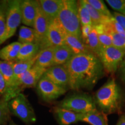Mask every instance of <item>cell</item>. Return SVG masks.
Masks as SVG:
<instances>
[{"label": "cell", "instance_id": "6da1fadb", "mask_svg": "<svg viewBox=\"0 0 125 125\" xmlns=\"http://www.w3.org/2000/svg\"><path fill=\"white\" fill-rule=\"evenodd\" d=\"M63 66L68 72L72 90L93 88L104 74L101 61L93 53L74 55Z\"/></svg>", "mask_w": 125, "mask_h": 125}, {"label": "cell", "instance_id": "7a4b0ae2", "mask_svg": "<svg viewBox=\"0 0 125 125\" xmlns=\"http://www.w3.org/2000/svg\"><path fill=\"white\" fill-rule=\"evenodd\" d=\"M94 101L98 110L106 115L124 114L125 99L114 78H111L95 94Z\"/></svg>", "mask_w": 125, "mask_h": 125}, {"label": "cell", "instance_id": "3957f363", "mask_svg": "<svg viewBox=\"0 0 125 125\" xmlns=\"http://www.w3.org/2000/svg\"><path fill=\"white\" fill-rule=\"evenodd\" d=\"M57 20L65 33L82 38L78 13V1L63 0Z\"/></svg>", "mask_w": 125, "mask_h": 125}, {"label": "cell", "instance_id": "277c9868", "mask_svg": "<svg viewBox=\"0 0 125 125\" xmlns=\"http://www.w3.org/2000/svg\"><path fill=\"white\" fill-rule=\"evenodd\" d=\"M10 113L16 116L26 124H31L37 121L33 107L24 94L19 93L8 103Z\"/></svg>", "mask_w": 125, "mask_h": 125}, {"label": "cell", "instance_id": "5b68a950", "mask_svg": "<svg viewBox=\"0 0 125 125\" xmlns=\"http://www.w3.org/2000/svg\"><path fill=\"white\" fill-rule=\"evenodd\" d=\"M58 107L82 114L97 109L94 100L86 94H75L67 97L59 103Z\"/></svg>", "mask_w": 125, "mask_h": 125}, {"label": "cell", "instance_id": "8992f818", "mask_svg": "<svg viewBox=\"0 0 125 125\" xmlns=\"http://www.w3.org/2000/svg\"><path fill=\"white\" fill-rule=\"evenodd\" d=\"M97 57L102 63L104 71L110 74L116 72L125 57V51L112 46L101 48Z\"/></svg>", "mask_w": 125, "mask_h": 125}, {"label": "cell", "instance_id": "52a82bcc", "mask_svg": "<svg viewBox=\"0 0 125 125\" xmlns=\"http://www.w3.org/2000/svg\"><path fill=\"white\" fill-rule=\"evenodd\" d=\"M20 3L21 1L18 0L8 1L5 41L15 35L18 26L21 22Z\"/></svg>", "mask_w": 125, "mask_h": 125}, {"label": "cell", "instance_id": "ba28073f", "mask_svg": "<svg viewBox=\"0 0 125 125\" xmlns=\"http://www.w3.org/2000/svg\"><path fill=\"white\" fill-rule=\"evenodd\" d=\"M37 89L41 98L46 103L55 100L67 92L66 89L55 85L43 76L37 84Z\"/></svg>", "mask_w": 125, "mask_h": 125}, {"label": "cell", "instance_id": "9c48e42d", "mask_svg": "<svg viewBox=\"0 0 125 125\" xmlns=\"http://www.w3.org/2000/svg\"><path fill=\"white\" fill-rule=\"evenodd\" d=\"M65 34L57 19L52 21L48 27L44 42L40 48V51L49 47L64 45Z\"/></svg>", "mask_w": 125, "mask_h": 125}, {"label": "cell", "instance_id": "30bf717a", "mask_svg": "<svg viewBox=\"0 0 125 125\" xmlns=\"http://www.w3.org/2000/svg\"><path fill=\"white\" fill-rule=\"evenodd\" d=\"M47 70L34 65L31 69L20 76L15 87L17 94L21 93V90L28 87H35Z\"/></svg>", "mask_w": 125, "mask_h": 125}, {"label": "cell", "instance_id": "8fae6325", "mask_svg": "<svg viewBox=\"0 0 125 125\" xmlns=\"http://www.w3.org/2000/svg\"><path fill=\"white\" fill-rule=\"evenodd\" d=\"M55 85L67 90L69 87V76L63 65H54L46 70L43 75Z\"/></svg>", "mask_w": 125, "mask_h": 125}, {"label": "cell", "instance_id": "7c38bea8", "mask_svg": "<svg viewBox=\"0 0 125 125\" xmlns=\"http://www.w3.org/2000/svg\"><path fill=\"white\" fill-rule=\"evenodd\" d=\"M50 23L51 21L43 13L38 3L37 15L34 20L33 27L36 35L35 43L40 46V48L45 41Z\"/></svg>", "mask_w": 125, "mask_h": 125}, {"label": "cell", "instance_id": "4fadbf2b", "mask_svg": "<svg viewBox=\"0 0 125 125\" xmlns=\"http://www.w3.org/2000/svg\"><path fill=\"white\" fill-rule=\"evenodd\" d=\"M38 6V1H21L20 9L21 13V22L23 24L27 26V27H33Z\"/></svg>", "mask_w": 125, "mask_h": 125}, {"label": "cell", "instance_id": "5bb4252c", "mask_svg": "<svg viewBox=\"0 0 125 125\" xmlns=\"http://www.w3.org/2000/svg\"><path fill=\"white\" fill-rule=\"evenodd\" d=\"M54 118L59 125H71L81 122L83 114L76 113L57 106L53 109Z\"/></svg>", "mask_w": 125, "mask_h": 125}, {"label": "cell", "instance_id": "9a60e30c", "mask_svg": "<svg viewBox=\"0 0 125 125\" xmlns=\"http://www.w3.org/2000/svg\"><path fill=\"white\" fill-rule=\"evenodd\" d=\"M62 1L63 0H40L38 3L43 13L51 22L58 16Z\"/></svg>", "mask_w": 125, "mask_h": 125}, {"label": "cell", "instance_id": "2e32d148", "mask_svg": "<svg viewBox=\"0 0 125 125\" xmlns=\"http://www.w3.org/2000/svg\"><path fill=\"white\" fill-rule=\"evenodd\" d=\"M65 44L71 49L74 55L92 53L82 38H78L71 34H65Z\"/></svg>", "mask_w": 125, "mask_h": 125}, {"label": "cell", "instance_id": "e0dca14e", "mask_svg": "<svg viewBox=\"0 0 125 125\" xmlns=\"http://www.w3.org/2000/svg\"><path fill=\"white\" fill-rule=\"evenodd\" d=\"M54 49L55 46H51L41 50L39 52L38 57L34 65L46 70L52 67L53 64Z\"/></svg>", "mask_w": 125, "mask_h": 125}, {"label": "cell", "instance_id": "ac0fdd59", "mask_svg": "<svg viewBox=\"0 0 125 125\" xmlns=\"http://www.w3.org/2000/svg\"><path fill=\"white\" fill-rule=\"evenodd\" d=\"M74 56L73 51L65 44L55 46L53 66L64 65Z\"/></svg>", "mask_w": 125, "mask_h": 125}, {"label": "cell", "instance_id": "d6986e66", "mask_svg": "<svg viewBox=\"0 0 125 125\" xmlns=\"http://www.w3.org/2000/svg\"><path fill=\"white\" fill-rule=\"evenodd\" d=\"M13 62L0 60V72L5 81L7 86V92L5 95H8L11 91L14 85Z\"/></svg>", "mask_w": 125, "mask_h": 125}, {"label": "cell", "instance_id": "ffe728a7", "mask_svg": "<svg viewBox=\"0 0 125 125\" xmlns=\"http://www.w3.org/2000/svg\"><path fill=\"white\" fill-rule=\"evenodd\" d=\"M40 52V46L35 43H26L21 44L16 61L29 60L36 57Z\"/></svg>", "mask_w": 125, "mask_h": 125}, {"label": "cell", "instance_id": "44dd1931", "mask_svg": "<svg viewBox=\"0 0 125 125\" xmlns=\"http://www.w3.org/2000/svg\"><path fill=\"white\" fill-rule=\"evenodd\" d=\"M21 46V43L14 42L4 47L0 50V59L2 61L6 62L16 61Z\"/></svg>", "mask_w": 125, "mask_h": 125}, {"label": "cell", "instance_id": "7402d4cb", "mask_svg": "<svg viewBox=\"0 0 125 125\" xmlns=\"http://www.w3.org/2000/svg\"><path fill=\"white\" fill-rule=\"evenodd\" d=\"M81 122L90 125H108L107 115L98 109L83 114Z\"/></svg>", "mask_w": 125, "mask_h": 125}, {"label": "cell", "instance_id": "603a6c76", "mask_svg": "<svg viewBox=\"0 0 125 125\" xmlns=\"http://www.w3.org/2000/svg\"><path fill=\"white\" fill-rule=\"evenodd\" d=\"M97 33L98 40L101 48L112 46V40L111 34L106 29L105 24H98L93 27Z\"/></svg>", "mask_w": 125, "mask_h": 125}, {"label": "cell", "instance_id": "cb8c5ba5", "mask_svg": "<svg viewBox=\"0 0 125 125\" xmlns=\"http://www.w3.org/2000/svg\"><path fill=\"white\" fill-rule=\"evenodd\" d=\"M82 2L89 12L92 23H93V27L98 24H105L108 22L111 19L102 15L99 12H98L94 8H93L86 1V0H82Z\"/></svg>", "mask_w": 125, "mask_h": 125}, {"label": "cell", "instance_id": "d4e9b609", "mask_svg": "<svg viewBox=\"0 0 125 125\" xmlns=\"http://www.w3.org/2000/svg\"><path fill=\"white\" fill-rule=\"evenodd\" d=\"M84 43L92 53L98 56L101 46L98 40L97 33L94 27L86 40L84 41Z\"/></svg>", "mask_w": 125, "mask_h": 125}, {"label": "cell", "instance_id": "484cf974", "mask_svg": "<svg viewBox=\"0 0 125 125\" xmlns=\"http://www.w3.org/2000/svg\"><path fill=\"white\" fill-rule=\"evenodd\" d=\"M18 42L21 44L26 43H35L36 35L34 29H31L27 26H21L19 30Z\"/></svg>", "mask_w": 125, "mask_h": 125}, {"label": "cell", "instance_id": "4316f807", "mask_svg": "<svg viewBox=\"0 0 125 125\" xmlns=\"http://www.w3.org/2000/svg\"><path fill=\"white\" fill-rule=\"evenodd\" d=\"M7 8L8 1H1V4H0V45L5 42Z\"/></svg>", "mask_w": 125, "mask_h": 125}, {"label": "cell", "instance_id": "83f0119b", "mask_svg": "<svg viewBox=\"0 0 125 125\" xmlns=\"http://www.w3.org/2000/svg\"><path fill=\"white\" fill-rule=\"evenodd\" d=\"M78 13L81 27L88 25L93 26V23L89 12L82 3V1H78Z\"/></svg>", "mask_w": 125, "mask_h": 125}, {"label": "cell", "instance_id": "f1b7e54d", "mask_svg": "<svg viewBox=\"0 0 125 125\" xmlns=\"http://www.w3.org/2000/svg\"><path fill=\"white\" fill-rule=\"evenodd\" d=\"M8 101L4 96L0 98V125H5L10 119V111L8 105Z\"/></svg>", "mask_w": 125, "mask_h": 125}, {"label": "cell", "instance_id": "f546056e", "mask_svg": "<svg viewBox=\"0 0 125 125\" xmlns=\"http://www.w3.org/2000/svg\"><path fill=\"white\" fill-rule=\"evenodd\" d=\"M86 1L93 8L99 12L102 15L108 17L109 18H112V15L107 8L105 3L100 0H86Z\"/></svg>", "mask_w": 125, "mask_h": 125}, {"label": "cell", "instance_id": "4dcf8cb0", "mask_svg": "<svg viewBox=\"0 0 125 125\" xmlns=\"http://www.w3.org/2000/svg\"><path fill=\"white\" fill-rule=\"evenodd\" d=\"M105 26L107 30V31H108L109 33L111 34V35L112 37V45L114 46H115L116 48H118L121 49H123L125 51V37H123L122 36L119 35L118 34L116 33V32H114L113 31H111L105 26Z\"/></svg>", "mask_w": 125, "mask_h": 125}, {"label": "cell", "instance_id": "1f68e13d", "mask_svg": "<svg viewBox=\"0 0 125 125\" xmlns=\"http://www.w3.org/2000/svg\"><path fill=\"white\" fill-rule=\"evenodd\" d=\"M105 24L111 31L116 32L123 37H125V30L121 25L114 19L113 17L108 22L105 23Z\"/></svg>", "mask_w": 125, "mask_h": 125}, {"label": "cell", "instance_id": "d6a6232c", "mask_svg": "<svg viewBox=\"0 0 125 125\" xmlns=\"http://www.w3.org/2000/svg\"><path fill=\"white\" fill-rule=\"evenodd\" d=\"M107 2L112 9L121 13L125 11V0H107Z\"/></svg>", "mask_w": 125, "mask_h": 125}, {"label": "cell", "instance_id": "836d02e7", "mask_svg": "<svg viewBox=\"0 0 125 125\" xmlns=\"http://www.w3.org/2000/svg\"><path fill=\"white\" fill-rule=\"evenodd\" d=\"M112 17L125 30V15L119 12H115L113 13Z\"/></svg>", "mask_w": 125, "mask_h": 125}, {"label": "cell", "instance_id": "e575fe53", "mask_svg": "<svg viewBox=\"0 0 125 125\" xmlns=\"http://www.w3.org/2000/svg\"><path fill=\"white\" fill-rule=\"evenodd\" d=\"M93 27L92 26H81V35H82V40L83 42L86 40L89 35L93 29Z\"/></svg>", "mask_w": 125, "mask_h": 125}, {"label": "cell", "instance_id": "d590c367", "mask_svg": "<svg viewBox=\"0 0 125 125\" xmlns=\"http://www.w3.org/2000/svg\"><path fill=\"white\" fill-rule=\"evenodd\" d=\"M7 92V86L5 81L0 72V96H4Z\"/></svg>", "mask_w": 125, "mask_h": 125}, {"label": "cell", "instance_id": "8d00e7d4", "mask_svg": "<svg viewBox=\"0 0 125 125\" xmlns=\"http://www.w3.org/2000/svg\"><path fill=\"white\" fill-rule=\"evenodd\" d=\"M119 68V73L121 78L125 83V57L120 64Z\"/></svg>", "mask_w": 125, "mask_h": 125}, {"label": "cell", "instance_id": "74e56055", "mask_svg": "<svg viewBox=\"0 0 125 125\" xmlns=\"http://www.w3.org/2000/svg\"><path fill=\"white\" fill-rule=\"evenodd\" d=\"M116 125H125V113L122 114L120 116Z\"/></svg>", "mask_w": 125, "mask_h": 125}, {"label": "cell", "instance_id": "f35d334b", "mask_svg": "<svg viewBox=\"0 0 125 125\" xmlns=\"http://www.w3.org/2000/svg\"><path fill=\"white\" fill-rule=\"evenodd\" d=\"M9 125H17L16 123H15L13 121H12V120H10L9 122Z\"/></svg>", "mask_w": 125, "mask_h": 125}, {"label": "cell", "instance_id": "ab89813d", "mask_svg": "<svg viewBox=\"0 0 125 125\" xmlns=\"http://www.w3.org/2000/svg\"><path fill=\"white\" fill-rule=\"evenodd\" d=\"M122 14H123V15H125V11L124 12H123V13H122Z\"/></svg>", "mask_w": 125, "mask_h": 125}, {"label": "cell", "instance_id": "60d3db41", "mask_svg": "<svg viewBox=\"0 0 125 125\" xmlns=\"http://www.w3.org/2000/svg\"><path fill=\"white\" fill-rule=\"evenodd\" d=\"M0 4H1V1H0Z\"/></svg>", "mask_w": 125, "mask_h": 125}]
</instances>
